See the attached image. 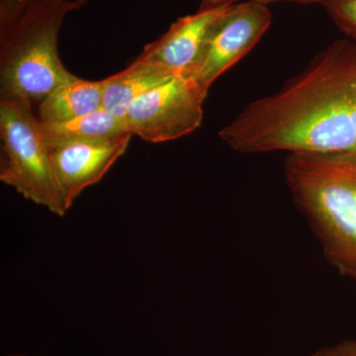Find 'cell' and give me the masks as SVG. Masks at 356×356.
Instances as JSON below:
<instances>
[{
    "label": "cell",
    "mask_w": 356,
    "mask_h": 356,
    "mask_svg": "<svg viewBox=\"0 0 356 356\" xmlns=\"http://www.w3.org/2000/svg\"><path fill=\"white\" fill-rule=\"evenodd\" d=\"M243 154L356 152V43L339 40L276 91L250 103L219 132Z\"/></svg>",
    "instance_id": "cell-1"
},
{
    "label": "cell",
    "mask_w": 356,
    "mask_h": 356,
    "mask_svg": "<svg viewBox=\"0 0 356 356\" xmlns=\"http://www.w3.org/2000/svg\"><path fill=\"white\" fill-rule=\"evenodd\" d=\"M0 180L53 214L67 212L51 165L50 149L32 105L0 100Z\"/></svg>",
    "instance_id": "cell-4"
},
{
    "label": "cell",
    "mask_w": 356,
    "mask_h": 356,
    "mask_svg": "<svg viewBox=\"0 0 356 356\" xmlns=\"http://www.w3.org/2000/svg\"><path fill=\"white\" fill-rule=\"evenodd\" d=\"M89 1L34 0L0 31V100L40 103L74 76L58 55V36L67 14Z\"/></svg>",
    "instance_id": "cell-3"
},
{
    "label": "cell",
    "mask_w": 356,
    "mask_h": 356,
    "mask_svg": "<svg viewBox=\"0 0 356 356\" xmlns=\"http://www.w3.org/2000/svg\"><path fill=\"white\" fill-rule=\"evenodd\" d=\"M284 175L327 261L356 280V152L289 154Z\"/></svg>",
    "instance_id": "cell-2"
},
{
    "label": "cell",
    "mask_w": 356,
    "mask_h": 356,
    "mask_svg": "<svg viewBox=\"0 0 356 356\" xmlns=\"http://www.w3.org/2000/svg\"><path fill=\"white\" fill-rule=\"evenodd\" d=\"M41 127L48 144L70 140L114 139L131 134L123 118L104 108L70 120L41 122Z\"/></svg>",
    "instance_id": "cell-11"
},
{
    "label": "cell",
    "mask_w": 356,
    "mask_h": 356,
    "mask_svg": "<svg viewBox=\"0 0 356 356\" xmlns=\"http://www.w3.org/2000/svg\"><path fill=\"white\" fill-rule=\"evenodd\" d=\"M34 0H0V31L9 27Z\"/></svg>",
    "instance_id": "cell-13"
},
{
    "label": "cell",
    "mask_w": 356,
    "mask_h": 356,
    "mask_svg": "<svg viewBox=\"0 0 356 356\" xmlns=\"http://www.w3.org/2000/svg\"><path fill=\"white\" fill-rule=\"evenodd\" d=\"M132 136L49 144L54 173L67 211L81 192L98 184L126 153Z\"/></svg>",
    "instance_id": "cell-7"
},
{
    "label": "cell",
    "mask_w": 356,
    "mask_h": 356,
    "mask_svg": "<svg viewBox=\"0 0 356 356\" xmlns=\"http://www.w3.org/2000/svg\"><path fill=\"white\" fill-rule=\"evenodd\" d=\"M207 95L191 77L172 76L133 102L124 120L129 132L147 142L179 139L200 127Z\"/></svg>",
    "instance_id": "cell-5"
},
{
    "label": "cell",
    "mask_w": 356,
    "mask_h": 356,
    "mask_svg": "<svg viewBox=\"0 0 356 356\" xmlns=\"http://www.w3.org/2000/svg\"><path fill=\"white\" fill-rule=\"evenodd\" d=\"M10 356H26V355H10Z\"/></svg>",
    "instance_id": "cell-17"
},
{
    "label": "cell",
    "mask_w": 356,
    "mask_h": 356,
    "mask_svg": "<svg viewBox=\"0 0 356 356\" xmlns=\"http://www.w3.org/2000/svg\"><path fill=\"white\" fill-rule=\"evenodd\" d=\"M240 0H201L199 9L219 8V7L229 6L236 3Z\"/></svg>",
    "instance_id": "cell-15"
},
{
    "label": "cell",
    "mask_w": 356,
    "mask_h": 356,
    "mask_svg": "<svg viewBox=\"0 0 356 356\" xmlns=\"http://www.w3.org/2000/svg\"><path fill=\"white\" fill-rule=\"evenodd\" d=\"M250 1L257 2V3L267 6V4L271 3V2L280 1V0H250ZM289 1L306 2V3H308V2H321V3L324 4L327 0H289Z\"/></svg>",
    "instance_id": "cell-16"
},
{
    "label": "cell",
    "mask_w": 356,
    "mask_h": 356,
    "mask_svg": "<svg viewBox=\"0 0 356 356\" xmlns=\"http://www.w3.org/2000/svg\"><path fill=\"white\" fill-rule=\"evenodd\" d=\"M175 76L181 74L137 58L126 69L104 79L103 108L124 119L138 98Z\"/></svg>",
    "instance_id": "cell-9"
},
{
    "label": "cell",
    "mask_w": 356,
    "mask_h": 356,
    "mask_svg": "<svg viewBox=\"0 0 356 356\" xmlns=\"http://www.w3.org/2000/svg\"><path fill=\"white\" fill-rule=\"evenodd\" d=\"M226 7L199 9L179 18L163 36L147 44L138 58L185 76L198 62L211 27Z\"/></svg>",
    "instance_id": "cell-8"
},
{
    "label": "cell",
    "mask_w": 356,
    "mask_h": 356,
    "mask_svg": "<svg viewBox=\"0 0 356 356\" xmlns=\"http://www.w3.org/2000/svg\"><path fill=\"white\" fill-rule=\"evenodd\" d=\"M271 20L264 4L245 0L227 6L211 27L198 62L185 76L208 93L217 79L259 43Z\"/></svg>",
    "instance_id": "cell-6"
},
{
    "label": "cell",
    "mask_w": 356,
    "mask_h": 356,
    "mask_svg": "<svg viewBox=\"0 0 356 356\" xmlns=\"http://www.w3.org/2000/svg\"><path fill=\"white\" fill-rule=\"evenodd\" d=\"M323 6L334 24L356 43V0H327Z\"/></svg>",
    "instance_id": "cell-12"
},
{
    "label": "cell",
    "mask_w": 356,
    "mask_h": 356,
    "mask_svg": "<svg viewBox=\"0 0 356 356\" xmlns=\"http://www.w3.org/2000/svg\"><path fill=\"white\" fill-rule=\"evenodd\" d=\"M105 81H86L74 76L51 91L39 103V120H70L103 108Z\"/></svg>",
    "instance_id": "cell-10"
},
{
    "label": "cell",
    "mask_w": 356,
    "mask_h": 356,
    "mask_svg": "<svg viewBox=\"0 0 356 356\" xmlns=\"http://www.w3.org/2000/svg\"><path fill=\"white\" fill-rule=\"evenodd\" d=\"M311 356H356V341L346 339L332 346H325Z\"/></svg>",
    "instance_id": "cell-14"
}]
</instances>
